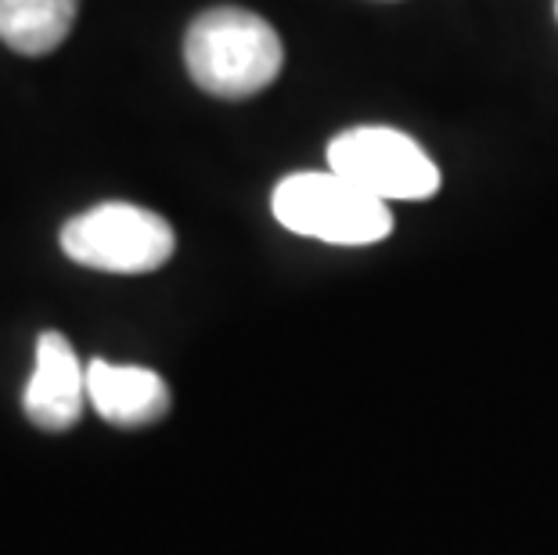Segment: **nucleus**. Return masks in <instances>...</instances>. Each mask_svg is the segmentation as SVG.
Instances as JSON below:
<instances>
[{
	"mask_svg": "<svg viewBox=\"0 0 558 555\" xmlns=\"http://www.w3.org/2000/svg\"><path fill=\"white\" fill-rule=\"evenodd\" d=\"M184 62L206 94L239 101L275 84L284 51L267 19L245 8H213L187 29Z\"/></svg>",
	"mask_w": 558,
	"mask_h": 555,
	"instance_id": "obj_1",
	"label": "nucleus"
},
{
	"mask_svg": "<svg viewBox=\"0 0 558 555\" xmlns=\"http://www.w3.org/2000/svg\"><path fill=\"white\" fill-rule=\"evenodd\" d=\"M270 209L281 228L328 245H375L393 231L389 203L367 195L336 170L289 173L275 188Z\"/></svg>",
	"mask_w": 558,
	"mask_h": 555,
	"instance_id": "obj_2",
	"label": "nucleus"
},
{
	"mask_svg": "<svg viewBox=\"0 0 558 555\" xmlns=\"http://www.w3.org/2000/svg\"><path fill=\"white\" fill-rule=\"evenodd\" d=\"M62 250L80 267L109 275H148L173 256V228L134 203H101L62 228Z\"/></svg>",
	"mask_w": 558,
	"mask_h": 555,
	"instance_id": "obj_3",
	"label": "nucleus"
},
{
	"mask_svg": "<svg viewBox=\"0 0 558 555\" xmlns=\"http://www.w3.org/2000/svg\"><path fill=\"white\" fill-rule=\"evenodd\" d=\"M328 170L383 203H418L436 195L439 170L414 137L393 126H353L328 145Z\"/></svg>",
	"mask_w": 558,
	"mask_h": 555,
	"instance_id": "obj_4",
	"label": "nucleus"
},
{
	"mask_svg": "<svg viewBox=\"0 0 558 555\" xmlns=\"http://www.w3.org/2000/svg\"><path fill=\"white\" fill-rule=\"evenodd\" d=\"M87 405V369L80 364L73 342L62 333H44L37 339V364L22 394L26 419L37 430L65 433L76 426Z\"/></svg>",
	"mask_w": 558,
	"mask_h": 555,
	"instance_id": "obj_5",
	"label": "nucleus"
},
{
	"mask_svg": "<svg viewBox=\"0 0 558 555\" xmlns=\"http://www.w3.org/2000/svg\"><path fill=\"white\" fill-rule=\"evenodd\" d=\"M87 400L105 422L123 430L151 426L170 411V386L159 372L141 369V364H112L90 361L87 364Z\"/></svg>",
	"mask_w": 558,
	"mask_h": 555,
	"instance_id": "obj_6",
	"label": "nucleus"
},
{
	"mask_svg": "<svg viewBox=\"0 0 558 555\" xmlns=\"http://www.w3.org/2000/svg\"><path fill=\"white\" fill-rule=\"evenodd\" d=\"M80 0H0V40L11 51L40 58L69 37Z\"/></svg>",
	"mask_w": 558,
	"mask_h": 555,
	"instance_id": "obj_7",
	"label": "nucleus"
},
{
	"mask_svg": "<svg viewBox=\"0 0 558 555\" xmlns=\"http://www.w3.org/2000/svg\"><path fill=\"white\" fill-rule=\"evenodd\" d=\"M555 11H558V0H555Z\"/></svg>",
	"mask_w": 558,
	"mask_h": 555,
	"instance_id": "obj_8",
	"label": "nucleus"
}]
</instances>
